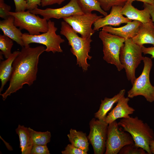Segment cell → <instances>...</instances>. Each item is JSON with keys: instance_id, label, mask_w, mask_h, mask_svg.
Here are the masks:
<instances>
[{"instance_id": "27", "label": "cell", "mask_w": 154, "mask_h": 154, "mask_svg": "<svg viewBox=\"0 0 154 154\" xmlns=\"http://www.w3.org/2000/svg\"><path fill=\"white\" fill-rule=\"evenodd\" d=\"M119 154H148L143 148L137 147L134 144L126 145L123 147Z\"/></svg>"}, {"instance_id": "21", "label": "cell", "mask_w": 154, "mask_h": 154, "mask_svg": "<svg viewBox=\"0 0 154 154\" xmlns=\"http://www.w3.org/2000/svg\"><path fill=\"white\" fill-rule=\"evenodd\" d=\"M15 131L19 136L21 153L30 154L33 144L29 127L19 125Z\"/></svg>"}, {"instance_id": "29", "label": "cell", "mask_w": 154, "mask_h": 154, "mask_svg": "<svg viewBox=\"0 0 154 154\" xmlns=\"http://www.w3.org/2000/svg\"><path fill=\"white\" fill-rule=\"evenodd\" d=\"M11 6L5 3L4 0H0V17L4 19L7 18L10 15Z\"/></svg>"}, {"instance_id": "25", "label": "cell", "mask_w": 154, "mask_h": 154, "mask_svg": "<svg viewBox=\"0 0 154 154\" xmlns=\"http://www.w3.org/2000/svg\"><path fill=\"white\" fill-rule=\"evenodd\" d=\"M13 40L7 36L0 35V49L1 52L6 59L12 54L11 48L13 45Z\"/></svg>"}, {"instance_id": "10", "label": "cell", "mask_w": 154, "mask_h": 154, "mask_svg": "<svg viewBox=\"0 0 154 154\" xmlns=\"http://www.w3.org/2000/svg\"><path fill=\"white\" fill-rule=\"evenodd\" d=\"M103 16H98L96 13H84L75 15L65 17L63 20L71 26L74 31L79 34L83 38H91L95 31L92 28V25Z\"/></svg>"}, {"instance_id": "33", "label": "cell", "mask_w": 154, "mask_h": 154, "mask_svg": "<svg viewBox=\"0 0 154 154\" xmlns=\"http://www.w3.org/2000/svg\"><path fill=\"white\" fill-rule=\"evenodd\" d=\"M66 0H41V5L44 7L53 4H61Z\"/></svg>"}, {"instance_id": "2", "label": "cell", "mask_w": 154, "mask_h": 154, "mask_svg": "<svg viewBox=\"0 0 154 154\" xmlns=\"http://www.w3.org/2000/svg\"><path fill=\"white\" fill-rule=\"evenodd\" d=\"M60 33L64 36L71 46L70 50L76 58L77 65L81 67L84 71H86L90 66L87 62L92 56L89 54L91 48L90 43L92 41L91 38H85L78 36L72 27L66 22L61 23Z\"/></svg>"}, {"instance_id": "17", "label": "cell", "mask_w": 154, "mask_h": 154, "mask_svg": "<svg viewBox=\"0 0 154 154\" xmlns=\"http://www.w3.org/2000/svg\"><path fill=\"white\" fill-rule=\"evenodd\" d=\"M14 18L10 15L7 18L0 21V28L4 35L15 41L21 47L24 46L22 39L23 34L20 29L14 25Z\"/></svg>"}, {"instance_id": "3", "label": "cell", "mask_w": 154, "mask_h": 154, "mask_svg": "<svg viewBox=\"0 0 154 154\" xmlns=\"http://www.w3.org/2000/svg\"><path fill=\"white\" fill-rule=\"evenodd\" d=\"M119 125L131 136L134 144L143 149L148 154H151L149 148L150 142L154 140V131L148 124L137 116L121 118Z\"/></svg>"}, {"instance_id": "36", "label": "cell", "mask_w": 154, "mask_h": 154, "mask_svg": "<svg viewBox=\"0 0 154 154\" xmlns=\"http://www.w3.org/2000/svg\"><path fill=\"white\" fill-rule=\"evenodd\" d=\"M127 1L132 2L135 1H137L142 2L144 3H147L152 5L154 4V0H127Z\"/></svg>"}, {"instance_id": "34", "label": "cell", "mask_w": 154, "mask_h": 154, "mask_svg": "<svg viewBox=\"0 0 154 154\" xmlns=\"http://www.w3.org/2000/svg\"><path fill=\"white\" fill-rule=\"evenodd\" d=\"M142 52L144 54H149L151 55V58H154V46L146 47L143 45L141 46Z\"/></svg>"}, {"instance_id": "35", "label": "cell", "mask_w": 154, "mask_h": 154, "mask_svg": "<svg viewBox=\"0 0 154 154\" xmlns=\"http://www.w3.org/2000/svg\"><path fill=\"white\" fill-rule=\"evenodd\" d=\"M143 6L146 7L149 9L152 21L154 24V4L144 3Z\"/></svg>"}, {"instance_id": "9", "label": "cell", "mask_w": 154, "mask_h": 154, "mask_svg": "<svg viewBox=\"0 0 154 154\" xmlns=\"http://www.w3.org/2000/svg\"><path fill=\"white\" fill-rule=\"evenodd\" d=\"M133 144L131 135L120 127L116 120L108 124L105 154H118L125 146Z\"/></svg>"}, {"instance_id": "18", "label": "cell", "mask_w": 154, "mask_h": 154, "mask_svg": "<svg viewBox=\"0 0 154 154\" xmlns=\"http://www.w3.org/2000/svg\"><path fill=\"white\" fill-rule=\"evenodd\" d=\"M132 39L134 43L141 46L146 44L154 46V24L153 22L141 23L137 33Z\"/></svg>"}, {"instance_id": "24", "label": "cell", "mask_w": 154, "mask_h": 154, "mask_svg": "<svg viewBox=\"0 0 154 154\" xmlns=\"http://www.w3.org/2000/svg\"><path fill=\"white\" fill-rule=\"evenodd\" d=\"M29 128L33 145H47L50 142L51 137L50 132L37 131L30 127Z\"/></svg>"}, {"instance_id": "4", "label": "cell", "mask_w": 154, "mask_h": 154, "mask_svg": "<svg viewBox=\"0 0 154 154\" xmlns=\"http://www.w3.org/2000/svg\"><path fill=\"white\" fill-rule=\"evenodd\" d=\"M141 46L134 43L132 38L128 39L125 40L120 51V61L125 70L127 80L132 84L136 78V69L144 57Z\"/></svg>"}, {"instance_id": "11", "label": "cell", "mask_w": 154, "mask_h": 154, "mask_svg": "<svg viewBox=\"0 0 154 154\" xmlns=\"http://www.w3.org/2000/svg\"><path fill=\"white\" fill-rule=\"evenodd\" d=\"M90 132L87 138L92 145L95 154H103L106 150L108 124L104 120L92 118L90 123Z\"/></svg>"}, {"instance_id": "14", "label": "cell", "mask_w": 154, "mask_h": 154, "mask_svg": "<svg viewBox=\"0 0 154 154\" xmlns=\"http://www.w3.org/2000/svg\"><path fill=\"white\" fill-rule=\"evenodd\" d=\"M129 98L124 96L118 101L116 106L108 114L104 120L109 124L119 118H127L133 113L135 110L128 104Z\"/></svg>"}, {"instance_id": "28", "label": "cell", "mask_w": 154, "mask_h": 154, "mask_svg": "<svg viewBox=\"0 0 154 154\" xmlns=\"http://www.w3.org/2000/svg\"><path fill=\"white\" fill-rule=\"evenodd\" d=\"M31 154H50L46 145H33L31 151Z\"/></svg>"}, {"instance_id": "23", "label": "cell", "mask_w": 154, "mask_h": 154, "mask_svg": "<svg viewBox=\"0 0 154 154\" xmlns=\"http://www.w3.org/2000/svg\"><path fill=\"white\" fill-rule=\"evenodd\" d=\"M78 0L85 13H91L93 11H96L104 17L108 15L107 13L101 7L98 0Z\"/></svg>"}, {"instance_id": "6", "label": "cell", "mask_w": 154, "mask_h": 154, "mask_svg": "<svg viewBox=\"0 0 154 154\" xmlns=\"http://www.w3.org/2000/svg\"><path fill=\"white\" fill-rule=\"evenodd\" d=\"M144 67L140 75L136 78L131 88L127 92V97L132 98L138 96L144 97L150 103L154 102V86L151 84L149 79L150 72L153 66L151 59L144 57L143 60Z\"/></svg>"}, {"instance_id": "26", "label": "cell", "mask_w": 154, "mask_h": 154, "mask_svg": "<svg viewBox=\"0 0 154 154\" xmlns=\"http://www.w3.org/2000/svg\"><path fill=\"white\" fill-rule=\"evenodd\" d=\"M102 8L105 11L110 10L115 6L123 7L127 0H98Z\"/></svg>"}, {"instance_id": "7", "label": "cell", "mask_w": 154, "mask_h": 154, "mask_svg": "<svg viewBox=\"0 0 154 154\" xmlns=\"http://www.w3.org/2000/svg\"><path fill=\"white\" fill-rule=\"evenodd\" d=\"M99 36L103 45V59L108 63L114 64L119 71L123 67L119 59L120 51L125 40L121 37L102 31Z\"/></svg>"}, {"instance_id": "16", "label": "cell", "mask_w": 154, "mask_h": 154, "mask_svg": "<svg viewBox=\"0 0 154 154\" xmlns=\"http://www.w3.org/2000/svg\"><path fill=\"white\" fill-rule=\"evenodd\" d=\"M133 2L127 1L121 10V13L129 19L137 20L142 23L152 21L149 9L143 6L144 9L139 10L132 5Z\"/></svg>"}, {"instance_id": "22", "label": "cell", "mask_w": 154, "mask_h": 154, "mask_svg": "<svg viewBox=\"0 0 154 154\" xmlns=\"http://www.w3.org/2000/svg\"><path fill=\"white\" fill-rule=\"evenodd\" d=\"M67 136L72 145L87 153L89 150V143L85 133L71 129Z\"/></svg>"}, {"instance_id": "5", "label": "cell", "mask_w": 154, "mask_h": 154, "mask_svg": "<svg viewBox=\"0 0 154 154\" xmlns=\"http://www.w3.org/2000/svg\"><path fill=\"white\" fill-rule=\"evenodd\" d=\"M48 24V31L42 34L32 35L26 33H23L22 39L24 46L29 45L31 43H38L46 46V52H51L53 53L62 52L60 44L64 42V40L56 34L58 29L55 26L54 21L49 20Z\"/></svg>"}, {"instance_id": "31", "label": "cell", "mask_w": 154, "mask_h": 154, "mask_svg": "<svg viewBox=\"0 0 154 154\" xmlns=\"http://www.w3.org/2000/svg\"><path fill=\"white\" fill-rule=\"evenodd\" d=\"M15 6V12L25 11L26 9V0H13Z\"/></svg>"}, {"instance_id": "20", "label": "cell", "mask_w": 154, "mask_h": 154, "mask_svg": "<svg viewBox=\"0 0 154 154\" xmlns=\"http://www.w3.org/2000/svg\"><path fill=\"white\" fill-rule=\"evenodd\" d=\"M125 92V90H122L112 98L105 97L104 100H102L99 109L95 114V117L104 120L107 113L111 109L114 104L117 103L121 98L124 96Z\"/></svg>"}, {"instance_id": "8", "label": "cell", "mask_w": 154, "mask_h": 154, "mask_svg": "<svg viewBox=\"0 0 154 154\" xmlns=\"http://www.w3.org/2000/svg\"><path fill=\"white\" fill-rule=\"evenodd\" d=\"M14 18V23L21 30H26L32 35H37L46 32L48 30V22L44 18L31 13L29 10L19 12H10Z\"/></svg>"}, {"instance_id": "30", "label": "cell", "mask_w": 154, "mask_h": 154, "mask_svg": "<svg viewBox=\"0 0 154 154\" xmlns=\"http://www.w3.org/2000/svg\"><path fill=\"white\" fill-rule=\"evenodd\" d=\"M62 154H87L83 150L78 148L72 144H68L62 152Z\"/></svg>"}, {"instance_id": "37", "label": "cell", "mask_w": 154, "mask_h": 154, "mask_svg": "<svg viewBox=\"0 0 154 154\" xmlns=\"http://www.w3.org/2000/svg\"><path fill=\"white\" fill-rule=\"evenodd\" d=\"M149 148L152 154H154V140L151 141L149 144Z\"/></svg>"}, {"instance_id": "19", "label": "cell", "mask_w": 154, "mask_h": 154, "mask_svg": "<svg viewBox=\"0 0 154 154\" xmlns=\"http://www.w3.org/2000/svg\"><path fill=\"white\" fill-rule=\"evenodd\" d=\"M19 52L20 51L18 50L13 52L8 58L0 62V93L3 91L5 85L10 80L12 74L13 63Z\"/></svg>"}, {"instance_id": "1", "label": "cell", "mask_w": 154, "mask_h": 154, "mask_svg": "<svg viewBox=\"0 0 154 154\" xmlns=\"http://www.w3.org/2000/svg\"><path fill=\"white\" fill-rule=\"evenodd\" d=\"M45 49L42 46L22 47L13 63L9 87L4 93L0 94L3 100L22 88L25 84L30 86L33 84L37 78L39 57Z\"/></svg>"}, {"instance_id": "32", "label": "cell", "mask_w": 154, "mask_h": 154, "mask_svg": "<svg viewBox=\"0 0 154 154\" xmlns=\"http://www.w3.org/2000/svg\"><path fill=\"white\" fill-rule=\"evenodd\" d=\"M26 9L31 11L41 5V0H26Z\"/></svg>"}, {"instance_id": "13", "label": "cell", "mask_w": 154, "mask_h": 154, "mask_svg": "<svg viewBox=\"0 0 154 154\" xmlns=\"http://www.w3.org/2000/svg\"><path fill=\"white\" fill-rule=\"evenodd\" d=\"M122 7L118 6L112 7L109 15L100 18L94 23L93 30L96 31L105 26H117L121 24L127 23L131 21L132 20L124 17L121 14Z\"/></svg>"}, {"instance_id": "12", "label": "cell", "mask_w": 154, "mask_h": 154, "mask_svg": "<svg viewBox=\"0 0 154 154\" xmlns=\"http://www.w3.org/2000/svg\"><path fill=\"white\" fill-rule=\"evenodd\" d=\"M33 13L40 15L47 20L51 18L59 19L85 13L78 0H70L63 7L55 9L47 8L44 9L36 8L30 11Z\"/></svg>"}, {"instance_id": "15", "label": "cell", "mask_w": 154, "mask_h": 154, "mask_svg": "<svg viewBox=\"0 0 154 154\" xmlns=\"http://www.w3.org/2000/svg\"><path fill=\"white\" fill-rule=\"evenodd\" d=\"M141 23L138 21L133 20L118 28H115L110 26H105L102 28V30L126 40L132 38L137 34Z\"/></svg>"}]
</instances>
